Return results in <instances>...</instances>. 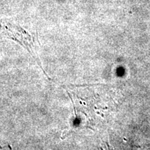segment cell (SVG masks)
Wrapping results in <instances>:
<instances>
[{
	"label": "cell",
	"mask_w": 150,
	"mask_h": 150,
	"mask_svg": "<svg viewBox=\"0 0 150 150\" xmlns=\"http://www.w3.org/2000/svg\"><path fill=\"white\" fill-rule=\"evenodd\" d=\"M7 35H12L13 39L16 40L17 41H19L22 45L26 47V48L27 49L28 51L31 53H32V55L33 58H35L36 59L39 65H40V61H39L38 58L35 55V47L33 46V42L32 40V38H31L29 35L27 34V32L22 30L21 28L13 27V26H8L7 27Z\"/></svg>",
	"instance_id": "1"
}]
</instances>
